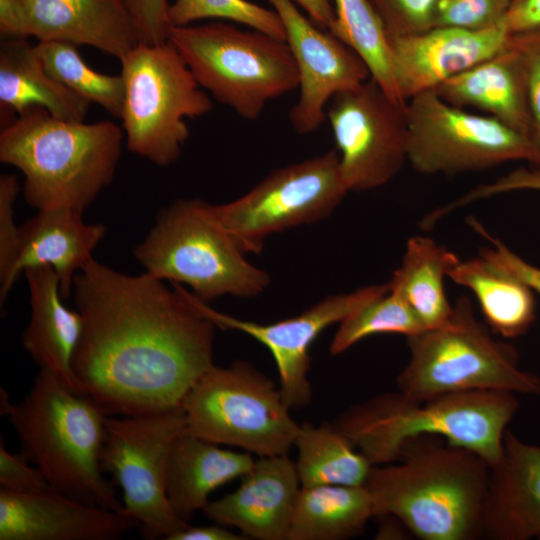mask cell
Returning <instances> with one entry per match:
<instances>
[{
  "label": "cell",
  "mask_w": 540,
  "mask_h": 540,
  "mask_svg": "<svg viewBox=\"0 0 540 540\" xmlns=\"http://www.w3.org/2000/svg\"><path fill=\"white\" fill-rule=\"evenodd\" d=\"M374 517L371 497L362 486L301 487L289 540H342L361 534Z\"/></svg>",
  "instance_id": "cell-29"
},
{
  "label": "cell",
  "mask_w": 540,
  "mask_h": 540,
  "mask_svg": "<svg viewBox=\"0 0 540 540\" xmlns=\"http://www.w3.org/2000/svg\"><path fill=\"white\" fill-rule=\"evenodd\" d=\"M186 431L181 405L152 413L108 415L100 454L103 472L122 490V513L133 518L143 538L171 536L189 524L173 512L167 471L176 440Z\"/></svg>",
  "instance_id": "cell-11"
},
{
  "label": "cell",
  "mask_w": 540,
  "mask_h": 540,
  "mask_svg": "<svg viewBox=\"0 0 540 540\" xmlns=\"http://www.w3.org/2000/svg\"><path fill=\"white\" fill-rule=\"evenodd\" d=\"M407 161L423 174L478 171L513 160L540 167V148L492 116L455 107L433 90L407 102Z\"/></svg>",
  "instance_id": "cell-13"
},
{
  "label": "cell",
  "mask_w": 540,
  "mask_h": 540,
  "mask_svg": "<svg viewBox=\"0 0 540 540\" xmlns=\"http://www.w3.org/2000/svg\"><path fill=\"white\" fill-rule=\"evenodd\" d=\"M469 224L492 245L490 248L482 249L480 252L481 254L521 279L533 291L540 294V268L529 264L515 254L502 241L487 232V230L474 218L469 219Z\"/></svg>",
  "instance_id": "cell-41"
},
{
  "label": "cell",
  "mask_w": 540,
  "mask_h": 540,
  "mask_svg": "<svg viewBox=\"0 0 540 540\" xmlns=\"http://www.w3.org/2000/svg\"><path fill=\"white\" fill-rule=\"evenodd\" d=\"M448 277L475 295L492 332L507 339L517 338L534 323L533 290L483 254L459 260L449 270Z\"/></svg>",
  "instance_id": "cell-27"
},
{
  "label": "cell",
  "mask_w": 540,
  "mask_h": 540,
  "mask_svg": "<svg viewBox=\"0 0 540 540\" xmlns=\"http://www.w3.org/2000/svg\"><path fill=\"white\" fill-rule=\"evenodd\" d=\"M380 17L387 37L409 36L431 29L438 0H368Z\"/></svg>",
  "instance_id": "cell-36"
},
{
  "label": "cell",
  "mask_w": 540,
  "mask_h": 540,
  "mask_svg": "<svg viewBox=\"0 0 540 540\" xmlns=\"http://www.w3.org/2000/svg\"><path fill=\"white\" fill-rule=\"evenodd\" d=\"M389 284L371 285L356 291L331 295L300 315L275 323L260 324L213 309L192 293L198 308L218 327L245 333L272 354L279 375V389L290 410L306 407L312 398L308 378L311 344L334 323H341L362 305L386 294Z\"/></svg>",
  "instance_id": "cell-15"
},
{
  "label": "cell",
  "mask_w": 540,
  "mask_h": 540,
  "mask_svg": "<svg viewBox=\"0 0 540 540\" xmlns=\"http://www.w3.org/2000/svg\"><path fill=\"white\" fill-rule=\"evenodd\" d=\"M172 284L121 273L93 257L74 278L83 324L72 369L83 394L107 415L179 406L214 365L217 326L191 292Z\"/></svg>",
  "instance_id": "cell-1"
},
{
  "label": "cell",
  "mask_w": 540,
  "mask_h": 540,
  "mask_svg": "<svg viewBox=\"0 0 540 540\" xmlns=\"http://www.w3.org/2000/svg\"><path fill=\"white\" fill-rule=\"evenodd\" d=\"M294 446L301 487L319 485H364L371 462L334 425L319 426L305 422L299 425Z\"/></svg>",
  "instance_id": "cell-30"
},
{
  "label": "cell",
  "mask_w": 540,
  "mask_h": 540,
  "mask_svg": "<svg viewBox=\"0 0 540 540\" xmlns=\"http://www.w3.org/2000/svg\"><path fill=\"white\" fill-rule=\"evenodd\" d=\"M186 432L261 457L287 454L299 425L279 387L251 364L211 366L181 402Z\"/></svg>",
  "instance_id": "cell-10"
},
{
  "label": "cell",
  "mask_w": 540,
  "mask_h": 540,
  "mask_svg": "<svg viewBox=\"0 0 540 540\" xmlns=\"http://www.w3.org/2000/svg\"><path fill=\"white\" fill-rule=\"evenodd\" d=\"M518 409L515 394L504 391L449 393L421 402L388 392L349 408L334 425L372 465L397 461L406 441L429 435L473 451L492 468Z\"/></svg>",
  "instance_id": "cell-5"
},
{
  "label": "cell",
  "mask_w": 540,
  "mask_h": 540,
  "mask_svg": "<svg viewBox=\"0 0 540 540\" xmlns=\"http://www.w3.org/2000/svg\"><path fill=\"white\" fill-rule=\"evenodd\" d=\"M347 192L332 149L274 170L234 201L206 206L245 253H258L267 236L326 218Z\"/></svg>",
  "instance_id": "cell-12"
},
{
  "label": "cell",
  "mask_w": 540,
  "mask_h": 540,
  "mask_svg": "<svg viewBox=\"0 0 540 540\" xmlns=\"http://www.w3.org/2000/svg\"><path fill=\"white\" fill-rule=\"evenodd\" d=\"M119 61L126 146L157 166H169L178 160L189 137L186 118L204 116L213 102L168 40L138 43Z\"/></svg>",
  "instance_id": "cell-9"
},
{
  "label": "cell",
  "mask_w": 540,
  "mask_h": 540,
  "mask_svg": "<svg viewBox=\"0 0 540 540\" xmlns=\"http://www.w3.org/2000/svg\"><path fill=\"white\" fill-rule=\"evenodd\" d=\"M335 22L329 31L353 49L367 65L370 77L402 103L394 79L391 51L383 23L368 0H333Z\"/></svg>",
  "instance_id": "cell-31"
},
{
  "label": "cell",
  "mask_w": 540,
  "mask_h": 540,
  "mask_svg": "<svg viewBox=\"0 0 540 540\" xmlns=\"http://www.w3.org/2000/svg\"><path fill=\"white\" fill-rule=\"evenodd\" d=\"M83 214L68 209L40 210L20 225L19 250L8 277L0 283L3 305L19 275L31 267L50 266L56 272L63 299L72 294L73 281L105 237L102 224H86Z\"/></svg>",
  "instance_id": "cell-21"
},
{
  "label": "cell",
  "mask_w": 540,
  "mask_h": 540,
  "mask_svg": "<svg viewBox=\"0 0 540 540\" xmlns=\"http://www.w3.org/2000/svg\"><path fill=\"white\" fill-rule=\"evenodd\" d=\"M135 25L140 43L158 44L168 40L172 28L168 0H122Z\"/></svg>",
  "instance_id": "cell-39"
},
{
  "label": "cell",
  "mask_w": 540,
  "mask_h": 540,
  "mask_svg": "<svg viewBox=\"0 0 540 540\" xmlns=\"http://www.w3.org/2000/svg\"><path fill=\"white\" fill-rule=\"evenodd\" d=\"M506 46L524 66L533 118L531 140L540 148V27L511 33Z\"/></svg>",
  "instance_id": "cell-37"
},
{
  "label": "cell",
  "mask_w": 540,
  "mask_h": 540,
  "mask_svg": "<svg viewBox=\"0 0 540 540\" xmlns=\"http://www.w3.org/2000/svg\"><path fill=\"white\" fill-rule=\"evenodd\" d=\"M124 137L110 120L69 121L32 106L3 125L0 161L22 172L29 206L83 214L113 181Z\"/></svg>",
  "instance_id": "cell-3"
},
{
  "label": "cell",
  "mask_w": 540,
  "mask_h": 540,
  "mask_svg": "<svg viewBox=\"0 0 540 540\" xmlns=\"http://www.w3.org/2000/svg\"><path fill=\"white\" fill-rule=\"evenodd\" d=\"M207 202L179 199L163 208L133 255L145 273L188 285L208 302L252 298L268 287V273L245 258L237 242L209 215Z\"/></svg>",
  "instance_id": "cell-6"
},
{
  "label": "cell",
  "mask_w": 540,
  "mask_h": 540,
  "mask_svg": "<svg viewBox=\"0 0 540 540\" xmlns=\"http://www.w3.org/2000/svg\"><path fill=\"white\" fill-rule=\"evenodd\" d=\"M242 534H236L228 527L217 524L209 526H190L178 531L169 540H244Z\"/></svg>",
  "instance_id": "cell-45"
},
{
  "label": "cell",
  "mask_w": 540,
  "mask_h": 540,
  "mask_svg": "<svg viewBox=\"0 0 540 540\" xmlns=\"http://www.w3.org/2000/svg\"><path fill=\"white\" fill-rule=\"evenodd\" d=\"M397 464L373 465L364 487L374 516H393L422 540L483 538L491 467L438 436L409 439Z\"/></svg>",
  "instance_id": "cell-2"
},
{
  "label": "cell",
  "mask_w": 540,
  "mask_h": 540,
  "mask_svg": "<svg viewBox=\"0 0 540 540\" xmlns=\"http://www.w3.org/2000/svg\"><path fill=\"white\" fill-rule=\"evenodd\" d=\"M279 15L287 43L300 76V94L289 120L293 129L306 135L326 119V105L340 91L368 78L362 58L329 31L300 12L293 0H268Z\"/></svg>",
  "instance_id": "cell-16"
},
{
  "label": "cell",
  "mask_w": 540,
  "mask_h": 540,
  "mask_svg": "<svg viewBox=\"0 0 540 540\" xmlns=\"http://www.w3.org/2000/svg\"><path fill=\"white\" fill-rule=\"evenodd\" d=\"M210 18L233 21L285 41L277 12L247 0H175L169 7L172 26Z\"/></svg>",
  "instance_id": "cell-34"
},
{
  "label": "cell",
  "mask_w": 540,
  "mask_h": 540,
  "mask_svg": "<svg viewBox=\"0 0 540 540\" xmlns=\"http://www.w3.org/2000/svg\"><path fill=\"white\" fill-rule=\"evenodd\" d=\"M300 489L296 463L287 454L265 456L255 461L238 489L209 501L202 511L246 538L289 540Z\"/></svg>",
  "instance_id": "cell-19"
},
{
  "label": "cell",
  "mask_w": 540,
  "mask_h": 540,
  "mask_svg": "<svg viewBox=\"0 0 540 540\" xmlns=\"http://www.w3.org/2000/svg\"><path fill=\"white\" fill-rule=\"evenodd\" d=\"M510 34L505 21L480 31L434 27L419 34L388 37L401 99L408 102L492 57L505 48Z\"/></svg>",
  "instance_id": "cell-17"
},
{
  "label": "cell",
  "mask_w": 540,
  "mask_h": 540,
  "mask_svg": "<svg viewBox=\"0 0 540 540\" xmlns=\"http://www.w3.org/2000/svg\"><path fill=\"white\" fill-rule=\"evenodd\" d=\"M24 275L30 293L31 316L22 334L23 347L40 370L52 373L69 389L83 394L72 369L82 317L78 310L64 305L59 278L52 267L27 268Z\"/></svg>",
  "instance_id": "cell-23"
},
{
  "label": "cell",
  "mask_w": 540,
  "mask_h": 540,
  "mask_svg": "<svg viewBox=\"0 0 540 540\" xmlns=\"http://www.w3.org/2000/svg\"><path fill=\"white\" fill-rule=\"evenodd\" d=\"M21 453L51 487L81 502L122 512L115 484L103 475L100 454L107 414L91 398L40 370L24 399L1 398Z\"/></svg>",
  "instance_id": "cell-4"
},
{
  "label": "cell",
  "mask_w": 540,
  "mask_h": 540,
  "mask_svg": "<svg viewBox=\"0 0 540 540\" xmlns=\"http://www.w3.org/2000/svg\"><path fill=\"white\" fill-rule=\"evenodd\" d=\"M19 190L16 175L0 176V283L8 277L18 255L20 226L15 223L14 204Z\"/></svg>",
  "instance_id": "cell-38"
},
{
  "label": "cell",
  "mask_w": 540,
  "mask_h": 540,
  "mask_svg": "<svg viewBox=\"0 0 540 540\" xmlns=\"http://www.w3.org/2000/svg\"><path fill=\"white\" fill-rule=\"evenodd\" d=\"M36 52L46 71L70 90L101 106L120 119L124 102V82L120 75L100 73L81 57L77 46L56 41L38 42Z\"/></svg>",
  "instance_id": "cell-32"
},
{
  "label": "cell",
  "mask_w": 540,
  "mask_h": 540,
  "mask_svg": "<svg viewBox=\"0 0 540 540\" xmlns=\"http://www.w3.org/2000/svg\"><path fill=\"white\" fill-rule=\"evenodd\" d=\"M454 307L451 327L407 337L410 358L397 376L398 392L417 402L469 391L540 395V377L520 368L516 348L490 334L469 299L459 297Z\"/></svg>",
  "instance_id": "cell-7"
},
{
  "label": "cell",
  "mask_w": 540,
  "mask_h": 540,
  "mask_svg": "<svg viewBox=\"0 0 540 540\" xmlns=\"http://www.w3.org/2000/svg\"><path fill=\"white\" fill-rule=\"evenodd\" d=\"M25 456L7 450L3 439L0 444V489L16 493H29L51 487L43 473Z\"/></svg>",
  "instance_id": "cell-40"
},
{
  "label": "cell",
  "mask_w": 540,
  "mask_h": 540,
  "mask_svg": "<svg viewBox=\"0 0 540 540\" xmlns=\"http://www.w3.org/2000/svg\"><path fill=\"white\" fill-rule=\"evenodd\" d=\"M168 41L196 81L241 118H258L266 104L300 85L284 40L224 22L172 26Z\"/></svg>",
  "instance_id": "cell-8"
},
{
  "label": "cell",
  "mask_w": 540,
  "mask_h": 540,
  "mask_svg": "<svg viewBox=\"0 0 540 540\" xmlns=\"http://www.w3.org/2000/svg\"><path fill=\"white\" fill-rule=\"evenodd\" d=\"M425 330L409 304L389 290L359 307L340 323L330 352L342 354L360 340L376 334L396 333L407 338Z\"/></svg>",
  "instance_id": "cell-33"
},
{
  "label": "cell",
  "mask_w": 540,
  "mask_h": 540,
  "mask_svg": "<svg viewBox=\"0 0 540 540\" xmlns=\"http://www.w3.org/2000/svg\"><path fill=\"white\" fill-rule=\"evenodd\" d=\"M26 32L39 42L86 45L118 58L139 41L122 0H23Z\"/></svg>",
  "instance_id": "cell-20"
},
{
  "label": "cell",
  "mask_w": 540,
  "mask_h": 540,
  "mask_svg": "<svg viewBox=\"0 0 540 540\" xmlns=\"http://www.w3.org/2000/svg\"><path fill=\"white\" fill-rule=\"evenodd\" d=\"M320 28L330 31L335 22V10L330 0H295Z\"/></svg>",
  "instance_id": "cell-46"
},
{
  "label": "cell",
  "mask_w": 540,
  "mask_h": 540,
  "mask_svg": "<svg viewBox=\"0 0 540 540\" xmlns=\"http://www.w3.org/2000/svg\"><path fill=\"white\" fill-rule=\"evenodd\" d=\"M91 103L53 78L44 68L35 45L27 38L4 39L0 45V107L7 114H20L39 106L51 115L83 122Z\"/></svg>",
  "instance_id": "cell-26"
},
{
  "label": "cell",
  "mask_w": 540,
  "mask_h": 540,
  "mask_svg": "<svg viewBox=\"0 0 540 540\" xmlns=\"http://www.w3.org/2000/svg\"><path fill=\"white\" fill-rule=\"evenodd\" d=\"M329 120L349 191H368L393 179L407 161V102L391 98L371 77L329 101Z\"/></svg>",
  "instance_id": "cell-14"
},
{
  "label": "cell",
  "mask_w": 540,
  "mask_h": 540,
  "mask_svg": "<svg viewBox=\"0 0 540 540\" xmlns=\"http://www.w3.org/2000/svg\"><path fill=\"white\" fill-rule=\"evenodd\" d=\"M255 460L186 431L176 440L168 464L167 497L178 518L187 522L209 502L218 487L242 478Z\"/></svg>",
  "instance_id": "cell-25"
},
{
  "label": "cell",
  "mask_w": 540,
  "mask_h": 540,
  "mask_svg": "<svg viewBox=\"0 0 540 540\" xmlns=\"http://www.w3.org/2000/svg\"><path fill=\"white\" fill-rule=\"evenodd\" d=\"M506 23L511 33L540 27V0H512Z\"/></svg>",
  "instance_id": "cell-43"
},
{
  "label": "cell",
  "mask_w": 540,
  "mask_h": 540,
  "mask_svg": "<svg viewBox=\"0 0 540 540\" xmlns=\"http://www.w3.org/2000/svg\"><path fill=\"white\" fill-rule=\"evenodd\" d=\"M458 256L430 237H411L400 266L394 271L389 290L400 295L426 330L445 329L455 321V307L445 290L444 277L459 261Z\"/></svg>",
  "instance_id": "cell-28"
},
{
  "label": "cell",
  "mask_w": 540,
  "mask_h": 540,
  "mask_svg": "<svg viewBox=\"0 0 540 540\" xmlns=\"http://www.w3.org/2000/svg\"><path fill=\"white\" fill-rule=\"evenodd\" d=\"M0 33L4 39L28 38L23 0H0Z\"/></svg>",
  "instance_id": "cell-44"
},
{
  "label": "cell",
  "mask_w": 540,
  "mask_h": 540,
  "mask_svg": "<svg viewBox=\"0 0 540 540\" xmlns=\"http://www.w3.org/2000/svg\"><path fill=\"white\" fill-rule=\"evenodd\" d=\"M512 0H438L432 26L470 31L492 28L506 21Z\"/></svg>",
  "instance_id": "cell-35"
},
{
  "label": "cell",
  "mask_w": 540,
  "mask_h": 540,
  "mask_svg": "<svg viewBox=\"0 0 540 540\" xmlns=\"http://www.w3.org/2000/svg\"><path fill=\"white\" fill-rule=\"evenodd\" d=\"M483 537L540 538V446L520 440L509 430L502 457L491 468Z\"/></svg>",
  "instance_id": "cell-22"
},
{
  "label": "cell",
  "mask_w": 540,
  "mask_h": 540,
  "mask_svg": "<svg viewBox=\"0 0 540 540\" xmlns=\"http://www.w3.org/2000/svg\"><path fill=\"white\" fill-rule=\"evenodd\" d=\"M139 524L122 512L81 502L53 487L0 489V540H111Z\"/></svg>",
  "instance_id": "cell-18"
},
{
  "label": "cell",
  "mask_w": 540,
  "mask_h": 540,
  "mask_svg": "<svg viewBox=\"0 0 540 540\" xmlns=\"http://www.w3.org/2000/svg\"><path fill=\"white\" fill-rule=\"evenodd\" d=\"M433 91L455 107L472 106L486 111L531 139L533 118L525 69L518 55L507 46Z\"/></svg>",
  "instance_id": "cell-24"
},
{
  "label": "cell",
  "mask_w": 540,
  "mask_h": 540,
  "mask_svg": "<svg viewBox=\"0 0 540 540\" xmlns=\"http://www.w3.org/2000/svg\"><path fill=\"white\" fill-rule=\"evenodd\" d=\"M519 190L540 191V167L534 169L517 168L512 170L494 182L482 184L471 189L463 196L453 200L452 205L458 209L474 201Z\"/></svg>",
  "instance_id": "cell-42"
}]
</instances>
